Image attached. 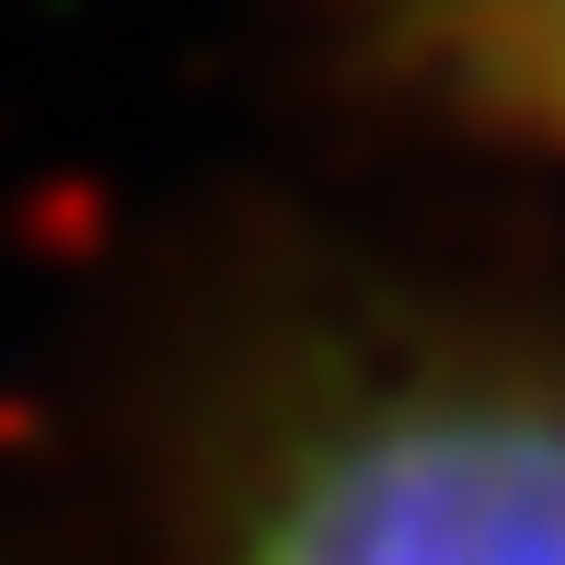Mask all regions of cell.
I'll list each match as a JSON object with an SVG mask.
<instances>
[{
    "instance_id": "obj_1",
    "label": "cell",
    "mask_w": 565,
    "mask_h": 565,
    "mask_svg": "<svg viewBox=\"0 0 565 565\" xmlns=\"http://www.w3.org/2000/svg\"><path fill=\"white\" fill-rule=\"evenodd\" d=\"M173 565H565V335L347 312L196 439Z\"/></svg>"
},
{
    "instance_id": "obj_2",
    "label": "cell",
    "mask_w": 565,
    "mask_h": 565,
    "mask_svg": "<svg viewBox=\"0 0 565 565\" xmlns=\"http://www.w3.org/2000/svg\"><path fill=\"white\" fill-rule=\"evenodd\" d=\"M358 46L427 116L565 162V0H358Z\"/></svg>"
}]
</instances>
